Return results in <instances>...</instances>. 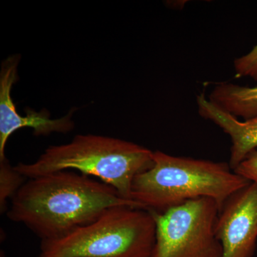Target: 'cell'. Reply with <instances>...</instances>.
<instances>
[{"label":"cell","mask_w":257,"mask_h":257,"mask_svg":"<svg viewBox=\"0 0 257 257\" xmlns=\"http://www.w3.org/2000/svg\"><path fill=\"white\" fill-rule=\"evenodd\" d=\"M215 231L222 257H253L257 242V184L251 182L225 202Z\"/></svg>","instance_id":"6"},{"label":"cell","mask_w":257,"mask_h":257,"mask_svg":"<svg viewBox=\"0 0 257 257\" xmlns=\"http://www.w3.org/2000/svg\"><path fill=\"white\" fill-rule=\"evenodd\" d=\"M119 206L145 209L121 197L104 182L61 171L28 179L12 199L8 217L28 226L42 241H52L95 221L109 208Z\"/></svg>","instance_id":"1"},{"label":"cell","mask_w":257,"mask_h":257,"mask_svg":"<svg viewBox=\"0 0 257 257\" xmlns=\"http://www.w3.org/2000/svg\"><path fill=\"white\" fill-rule=\"evenodd\" d=\"M236 77H248L257 81V45L246 55L235 60Z\"/></svg>","instance_id":"11"},{"label":"cell","mask_w":257,"mask_h":257,"mask_svg":"<svg viewBox=\"0 0 257 257\" xmlns=\"http://www.w3.org/2000/svg\"><path fill=\"white\" fill-rule=\"evenodd\" d=\"M154 152L137 144L108 137L79 135L70 143L50 146L33 163L15 169L27 179L75 170L94 176L132 200L134 179L153 165Z\"/></svg>","instance_id":"3"},{"label":"cell","mask_w":257,"mask_h":257,"mask_svg":"<svg viewBox=\"0 0 257 257\" xmlns=\"http://www.w3.org/2000/svg\"><path fill=\"white\" fill-rule=\"evenodd\" d=\"M150 211L156 224L150 257H222L215 231L219 209L212 199L199 198L163 212Z\"/></svg>","instance_id":"5"},{"label":"cell","mask_w":257,"mask_h":257,"mask_svg":"<svg viewBox=\"0 0 257 257\" xmlns=\"http://www.w3.org/2000/svg\"><path fill=\"white\" fill-rule=\"evenodd\" d=\"M156 224L151 211L119 206L52 241H42L37 257H150Z\"/></svg>","instance_id":"4"},{"label":"cell","mask_w":257,"mask_h":257,"mask_svg":"<svg viewBox=\"0 0 257 257\" xmlns=\"http://www.w3.org/2000/svg\"><path fill=\"white\" fill-rule=\"evenodd\" d=\"M216 107L244 120L257 116V87H241L229 82L216 84L209 94Z\"/></svg>","instance_id":"9"},{"label":"cell","mask_w":257,"mask_h":257,"mask_svg":"<svg viewBox=\"0 0 257 257\" xmlns=\"http://www.w3.org/2000/svg\"><path fill=\"white\" fill-rule=\"evenodd\" d=\"M199 114L219 126L231 139L229 165L234 171L246 156L257 148V116L240 121L216 107L204 94L197 96Z\"/></svg>","instance_id":"8"},{"label":"cell","mask_w":257,"mask_h":257,"mask_svg":"<svg viewBox=\"0 0 257 257\" xmlns=\"http://www.w3.org/2000/svg\"><path fill=\"white\" fill-rule=\"evenodd\" d=\"M25 177L10 165L9 161L0 160V211L5 212L7 201L13 199L26 181Z\"/></svg>","instance_id":"10"},{"label":"cell","mask_w":257,"mask_h":257,"mask_svg":"<svg viewBox=\"0 0 257 257\" xmlns=\"http://www.w3.org/2000/svg\"><path fill=\"white\" fill-rule=\"evenodd\" d=\"M153 165L132 184V200L147 210L163 212L199 198L215 201L219 210L234 193L251 183L229 163L154 152Z\"/></svg>","instance_id":"2"},{"label":"cell","mask_w":257,"mask_h":257,"mask_svg":"<svg viewBox=\"0 0 257 257\" xmlns=\"http://www.w3.org/2000/svg\"><path fill=\"white\" fill-rule=\"evenodd\" d=\"M20 55L10 56L3 62L0 71V160L6 159L5 147L8 139L17 130L25 127L33 128L36 136L48 135L52 133H68L73 130L72 113L60 119H51L47 111L37 112L27 110L26 116L18 113L11 96L13 86L18 79V67Z\"/></svg>","instance_id":"7"},{"label":"cell","mask_w":257,"mask_h":257,"mask_svg":"<svg viewBox=\"0 0 257 257\" xmlns=\"http://www.w3.org/2000/svg\"><path fill=\"white\" fill-rule=\"evenodd\" d=\"M234 172L250 182L257 184V148L248 154Z\"/></svg>","instance_id":"12"}]
</instances>
